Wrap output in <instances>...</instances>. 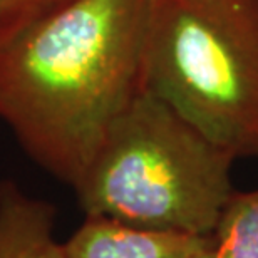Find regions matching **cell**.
<instances>
[{
    "label": "cell",
    "mask_w": 258,
    "mask_h": 258,
    "mask_svg": "<svg viewBox=\"0 0 258 258\" xmlns=\"http://www.w3.org/2000/svg\"><path fill=\"white\" fill-rule=\"evenodd\" d=\"M211 240L215 258H258V189L231 195Z\"/></svg>",
    "instance_id": "cell-6"
},
{
    "label": "cell",
    "mask_w": 258,
    "mask_h": 258,
    "mask_svg": "<svg viewBox=\"0 0 258 258\" xmlns=\"http://www.w3.org/2000/svg\"><path fill=\"white\" fill-rule=\"evenodd\" d=\"M236 158L141 89L72 186L84 216L211 238L236 189Z\"/></svg>",
    "instance_id": "cell-2"
},
{
    "label": "cell",
    "mask_w": 258,
    "mask_h": 258,
    "mask_svg": "<svg viewBox=\"0 0 258 258\" xmlns=\"http://www.w3.org/2000/svg\"><path fill=\"white\" fill-rule=\"evenodd\" d=\"M69 0H0V44Z\"/></svg>",
    "instance_id": "cell-7"
},
{
    "label": "cell",
    "mask_w": 258,
    "mask_h": 258,
    "mask_svg": "<svg viewBox=\"0 0 258 258\" xmlns=\"http://www.w3.org/2000/svg\"><path fill=\"white\" fill-rule=\"evenodd\" d=\"M141 84L236 159L258 156V0H151Z\"/></svg>",
    "instance_id": "cell-3"
},
{
    "label": "cell",
    "mask_w": 258,
    "mask_h": 258,
    "mask_svg": "<svg viewBox=\"0 0 258 258\" xmlns=\"http://www.w3.org/2000/svg\"><path fill=\"white\" fill-rule=\"evenodd\" d=\"M189 258H215V253H213V240H211L210 245H206L205 248H201L200 251H196V253H193Z\"/></svg>",
    "instance_id": "cell-8"
},
{
    "label": "cell",
    "mask_w": 258,
    "mask_h": 258,
    "mask_svg": "<svg viewBox=\"0 0 258 258\" xmlns=\"http://www.w3.org/2000/svg\"><path fill=\"white\" fill-rule=\"evenodd\" d=\"M151 0H69L0 44V121L72 188L143 89Z\"/></svg>",
    "instance_id": "cell-1"
},
{
    "label": "cell",
    "mask_w": 258,
    "mask_h": 258,
    "mask_svg": "<svg viewBox=\"0 0 258 258\" xmlns=\"http://www.w3.org/2000/svg\"><path fill=\"white\" fill-rule=\"evenodd\" d=\"M55 206L24 191L12 179L0 181V258H66L55 238Z\"/></svg>",
    "instance_id": "cell-5"
},
{
    "label": "cell",
    "mask_w": 258,
    "mask_h": 258,
    "mask_svg": "<svg viewBox=\"0 0 258 258\" xmlns=\"http://www.w3.org/2000/svg\"><path fill=\"white\" fill-rule=\"evenodd\" d=\"M211 243L173 231L141 228L106 216H84L64 241L66 258H189Z\"/></svg>",
    "instance_id": "cell-4"
}]
</instances>
